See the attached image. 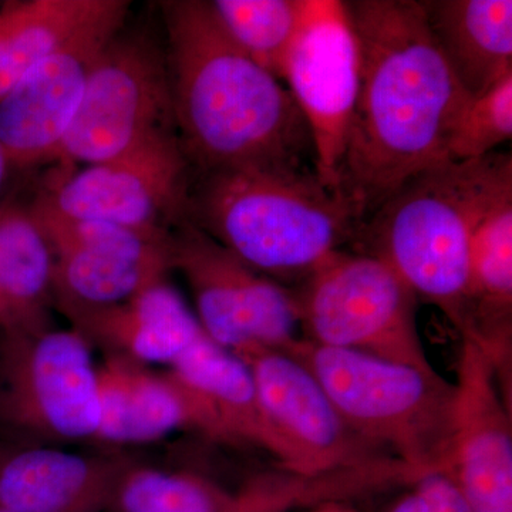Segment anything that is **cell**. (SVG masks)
Instances as JSON below:
<instances>
[{"label":"cell","instance_id":"cell-16","mask_svg":"<svg viewBox=\"0 0 512 512\" xmlns=\"http://www.w3.org/2000/svg\"><path fill=\"white\" fill-rule=\"evenodd\" d=\"M60 309L89 342L138 365L173 366L205 335L197 316L165 279L119 305Z\"/></svg>","mask_w":512,"mask_h":512},{"label":"cell","instance_id":"cell-2","mask_svg":"<svg viewBox=\"0 0 512 512\" xmlns=\"http://www.w3.org/2000/svg\"><path fill=\"white\" fill-rule=\"evenodd\" d=\"M174 126L194 173L313 168L298 104L221 28L205 0L161 3Z\"/></svg>","mask_w":512,"mask_h":512},{"label":"cell","instance_id":"cell-21","mask_svg":"<svg viewBox=\"0 0 512 512\" xmlns=\"http://www.w3.org/2000/svg\"><path fill=\"white\" fill-rule=\"evenodd\" d=\"M468 313L470 328L463 336L504 356L512 313V192L488 208L474 232Z\"/></svg>","mask_w":512,"mask_h":512},{"label":"cell","instance_id":"cell-4","mask_svg":"<svg viewBox=\"0 0 512 512\" xmlns=\"http://www.w3.org/2000/svg\"><path fill=\"white\" fill-rule=\"evenodd\" d=\"M512 192L511 154L433 165L394 192L357 244L380 256L461 333L470 328L471 244L488 208Z\"/></svg>","mask_w":512,"mask_h":512},{"label":"cell","instance_id":"cell-29","mask_svg":"<svg viewBox=\"0 0 512 512\" xmlns=\"http://www.w3.org/2000/svg\"><path fill=\"white\" fill-rule=\"evenodd\" d=\"M8 168V160H6L5 153H3L2 147H0V190H2V185L5 183L6 171H8Z\"/></svg>","mask_w":512,"mask_h":512},{"label":"cell","instance_id":"cell-23","mask_svg":"<svg viewBox=\"0 0 512 512\" xmlns=\"http://www.w3.org/2000/svg\"><path fill=\"white\" fill-rule=\"evenodd\" d=\"M114 503L121 512H258L244 488L229 493L205 478L154 468H128Z\"/></svg>","mask_w":512,"mask_h":512},{"label":"cell","instance_id":"cell-13","mask_svg":"<svg viewBox=\"0 0 512 512\" xmlns=\"http://www.w3.org/2000/svg\"><path fill=\"white\" fill-rule=\"evenodd\" d=\"M238 357L251 372L266 416L298 457L303 476L394 458L346 423L319 380L291 353L262 349Z\"/></svg>","mask_w":512,"mask_h":512},{"label":"cell","instance_id":"cell-10","mask_svg":"<svg viewBox=\"0 0 512 512\" xmlns=\"http://www.w3.org/2000/svg\"><path fill=\"white\" fill-rule=\"evenodd\" d=\"M311 134L320 183L338 190L359 94V43L346 2L305 0L281 73Z\"/></svg>","mask_w":512,"mask_h":512},{"label":"cell","instance_id":"cell-11","mask_svg":"<svg viewBox=\"0 0 512 512\" xmlns=\"http://www.w3.org/2000/svg\"><path fill=\"white\" fill-rule=\"evenodd\" d=\"M128 8L126 0H110L101 15L43 57L0 99V147L9 167L55 161L93 64L126 25Z\"/></svg>","mask_w":512,"mask_h":512},{"label":"cell","instance_id":"cell-3","mask_svg":"<svg viewBox=\"0 0 512 512\" xmlns=\"http://www.w3.org/2000/svg\"><path fill=\"white\" fill-rule=\"evenodd\" d=\"M187 221L268 278H302L362 224L313 168H221L192 174Z\"/></svg>","mask_w":512,"mask_h":512},{"label":"cell","instance_id":"cell-7","mask_svg":"<svg viewBox=\"0 0 512 512\" xmlns=\"http://www.w3.org/2000/svg\"><path fill=\"white\" fill-rule=\"evenodd\" d=\"M160 131H175L164 45L124 25L97 56L55 161L100 163Z\"/></svg>","mask_w":512,"mask_h":512},{"label":"cell","instance_id":"cell-9","mask_svg":"<svg viewBox=\"0 0 512 512\" xmlns=\"http://www.w3.org/2000/svg\"><path fill=\"white\" fill-rule=\"evenodd\" d=\"M192 167L175 131H160L126 153L84 165L39 195L57 214L167 237L187 221Z\"/></svg>","mask_w":512,"mask_h":512},{"label":"cell","instance_id":"cell-8","mask_svg":"<svg viewBox=\"0 0 512 512\" xmlns=\"http://www.w3.org/2000/svg\"><path fill=\"white\" fill-rule=\"evenodd\" d=\"M170 268L183 274L201 328L222 349L242 356L288 350L299 339L296 293L249 268L190 221L171 234Z\"/></svg>","mask_w":512,"mask_h":512},{"label":"cell","instance_id":"cell-28","mask_svg":"<svg viewBox=\"0 0 512 512\" xmlns=\"http://www.w3.org/2000/svg\"><path fill=\"white\" fill-rule=\"evenodd\" d=\"M308 512H359L353 507H349L343 501H330V503H323L315 505L312 510Z\"/></svg>","mask_w":512,"mask_h":512},{"label":"cell","instance_id":"cell-19","mask_svg":"<svg viewBox=\"0 0 512 512\" xmlns=\"http://www.w3.org/2000/svg\"><path fill=\"white\" fill-rule=\"evenodd\" d=\"M441 56L470 97L512 74L511 0H424Z\"/></svg>","mask_w":512,"mask_h":512},{"label":"cell","instance_id":"cell-20","mask_svg":"<svg viewBox=\"0 0 512 512\" xmlns=\"http://www.w3.org/2000/svg\"><path fill=\"white\" fill-rule=\"evenodd\" d=\"M53 254L28 207L0 205V329L8 336L50 329Z\"/></svg>","mask_w":512,"mask_h":512},{"label":"cell","instance_id":"cell-1","mask_svg":"<svg viewBox=\"0 0 512 512\" xmlns=\"http://www.w3.org/2000/svg\"><path fill=\"white\" fill-rule=\"evenodd\" d=\"M360 52L359 94L338 190L366 224L384 202L447 160L470 96L434 43L414 0L346 2Z\"/></svg>","mask_w":512,"mask_h":512},{"label":"cell","instance_id":"cell-6","mask_svg":"<svg viewBox=\"0 0 512 512\" xmlns=\"http://www.w3.org/2000/svg\"><path fill=\"white\" fill-rule=\"evenodd\" d=\"M296 293L301 325L318 345L429 369L417 328V296L389 262L339 251Z\"/></svg>","mask_w":512,"mask_h":512},{"label":"cell","instance_id":"cell-12","mask_svg":"<svg viewBox=\"0 0 512 512\" xmlns=\"http://www.w3.org/2000/svg\"><path fill=\"white\" fill-rule=\"evenodd\" d=\"M5 410L26 429L56 440L96 439L97 367L74 330L6 338Z\"/></svg>","mask_w":512,"mask_h":512},{"label":"cell","instance_id":"cell-15","mask_svg":"<svg viewBox=\"0 0 512 512\" xmlns=\"http://www.w3.org/2000/svg\"><path fill=\"white\" fill-rule=\"evenodd\" d=\"M100 423L96 439L141 444L178 429L229 441L210 404L173 373L154 375L143 365L111 356L97 367Z\"/></svg>","mask_w":512,"mask_h":512},{"label":"cell","instance_id":"cell-24","mask_svg":"<svg viewBox=\"0 0 512 512\" xmlns=\"http://www.w3.org/2000/svg\"><path fill=\"white\" fill-rule=\"evenodd\" d=\"M210 5L229 39L249 59L281 80L305 0H212Z\"/></svg>","mask_w":512,"mask_h":512},{"label":"cell","instance_id":"cell-30","mask_svg":"<svg viewBox=\"0 0 512 512\" xmlns=\"http://www.w3.org/2000/svg\"><path fill=\"white\" fill-rule=\"evenodd\" d=\"M0 512H13V511H10V510H8V508H5V507H0Z\"/></svg>","mask_w":512,"mask_h":512},{"label":"cell","instance_id":"cell-14","mask_svg":"<svg viewBox=\"0 0 512 512\" xmlns=\"http://www.w3.org/2000/svg\"><path fill=\"white\" fill-rule=\"evenodd\" d=\"M458 356L451 476L471 512H512V427L501 357L463 336Z\"/></svg>","mask_w":512,"mask_h":512},{"label":"cell","instance_id":"cell-5","mask_svg":"<svg viewBox=\"0 0 512 512\" xmlns=\"http://www.w3.org/2000/svg\"><path fill=\"white\" fill-rule=\"evenodd\" d=\"M315 375L357 434L421 476L451 473L456 386L436 372L298 339L285 350Z\"/></svg>","mask_w":512,"mask_h":512},{"label":"cell","instance_id":"cell-17","mask_svg":"<svg viewBox=\"0 0 512 512\" xmlns=\"http://www.w3.org/2000/svg\"><path fill=\"white\" fill-rule=\"evenodd\" d=\"M128 467L119 461L32 448L0 467V507L13 512H100Z\"/></svg>","mask_w":512,"mask_h":512},{"label":"cell","instance_id":"cell-27","mask_svg":"<svg viewBox=\"0 0 512 512\" xmlns=\"http://www.w3.org/2000/svg\"><path fill=\"white\" fill-rule=\"evenodd\" d=\"M389 512H429L426 501L416 487L394 503Z\"/></svg>","mask_w":512,"mask_h":512},{"label":"cell","instance_id":"cell-26","mask_svg":"<svg viewBox=\"0 0 512 512\" xmlns=\"http://www.w3.org/2000/svg\"><path fill=\"white\" fill-rule=\"evenodd\" d=\"M414 487L423 495L429 512H471L450 473H430Z\"/></svg>","mask_w":512,"mask_h":512},{"label":"cell","instance_id":"cell-18","mask_svg":"<svg viewBox=\"0 0 512 512\" xmlns=\"http://www.w3.org/2000/svg\"><path fill=\"white\" fill-rule=\"evenodd\" d=\"M170 373L210 404L231 443L262 448L279 461L281 470L303 476L298 457L266 416L251 372L238 356L204 335Z\"/></svg>","mask_w":512,"mask_h":512},{"label":"cell","instance_id":"cell-22","mask_svg":"<svg viewBox=\"0 0 512 512\" xmlns=\"http://www.w3.org/2000/svg\"><path fill=\"white\" fill-rule=\"evenodd\" d=\"M110 0H25L0 5V99L37 62L106 10Z\"/></svg>","mask_w":512,"mask_h":512},{"label":"cell","instance_id":"cell-25","mask_svg":"<svg viewBox=\"0 0 512 512\" xmlns=\"http://www.w3.org/2000/svg\"><path fill=\"white\" fill-rule=\"evenodd\" d=\"M512 137V74L487 92L470 97L451 131L447 160L476 161Z\"/></svg>","mask_w":512,"mask_h":512}]
</instances>
